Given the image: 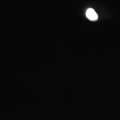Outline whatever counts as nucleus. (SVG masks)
<instances>
[{
  "mask_svg": "<svg viewBox=\"0 0 120 120\" xmlns=\"http://www.w3.org/2000/svg\"><path fill=\"white\" fill-rule=\"evenodd\" d=\"M86 16L91 21L95 22L98 21V16L94 9H88L86 12Z\"/></svg>",
  "mask_w": 120,
  "mask_h": 120,
  "instance_id": "1",
  "label": "nucleus"
}]
</instances>
